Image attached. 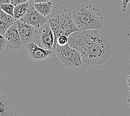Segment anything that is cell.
<instances>
[{"label": "cell", "instance_id": "7", "mask_svg": "<svg viewBox=\"0 0 130 116\" xmlns=\"http://www.w3.org/2000/svg\"><path fill=\"white\" fill-rule=\"evenodd\" d=\"M20 20L34 26L36 28H40L49 21L46 16L42 15L36 10L34 6V3L31 2L28 12Z\"/></svg>", "mask_w": 130, "mask_h": 116}, {"label": "cell", "instance_id": "20", "mask_svg": "<svg viewBox=\"0 0 130 116\" xmlns=\"http://www.w3.org/2000/svg\"><path fill=\"white\" fill-rule=\"evenodd\" d=\"M11 0H0V4H10Z\"/></svg>", "mask_w": 130, "mask_h": 116}, {"label": "cell", "instance_id": "2", "mask_svg": "<svg viewBox=\"0 0 130 116\" xmlns=\"http://www.w3.org/2000/svg\"><path fill=\"white\" fill-rule=\"evenodd\" d=\"M72 19L81 31L96 30L103 28V16L101 11L96 5L82 4L73 10Z\"/></svg>", "mask_w": 130, "mask_h": 116}, {"label": "cell", "instance_id": "12", "mask_svg": "<svg viewBox=\"0 0 130 116\" xmlns=\"http://www.w3.org/2000/svg\"><path fill=\"white\" fill-rule=\"evenodd\" d=\"M30 4L31 1L14 6L13 17L17 20L21 19L25 16L29 10Z\"/></svg>", "mask_w": 130, "mask_h": 116}, {"label": "cell", "instance_id": "18", "mask_svg": "<svg viewBox=\"0 0 130 116\" xmlns=\"http://www.w3.org/2000/svg\"><path fill=\"white\" fill-rule=\"evenodd\" d=\"M31 0H11V4H13L14 6L19 5L22 3H24L26 2L30 1Z\"/></svg>", "mask_w": 130, "mask_h": 116}, {"label": "cell", "instance_id": "1", "mask_svg": "<svg viewBox=\"0 0 130 116\" xmlns=\"http://www.w3.org/2000/svg\"><path fill=\"white\" fill-rule=\"evenodd\" d=\"M68 38V44L81 53L86 64H103L108 60L111 54V44L99 30L76 31L71 34Z\"/></svg>", "mask_w": 130, "mask_h": 116}, {"label": "cell", "instance_id": "15", "mask_svg": "<svg viewBox=\"0 0 130 116\" xmlns=\"http://www.w3.org/2000/svg\"><path fill=\"white\" fill-rule=\"evenodd\" d=\"M68 40H69V38H68L67 36L65 35H62L58 37L57 44L60 45H64L68 43Z\"/></svg>", "mask_w": 130, "mask_h": 116}, {"label": "cell", "instance_id": "14", "mask_svg": "<svg viewBox=\"0 0 130 116\" xmlns=\"http://www.w3.org/2000/svg\"><path fill=\"white\" fill-rule=\"evenodd\" d=\"M0 7L6 13L13 16L14 6L13 4H12L11 3H10V4H0Z\"/></svg>", "mask_w": 130, "mask_h": 116}, {"label": "cell", "instance_id": "6", "mask_svg": "<svg viewBox=\"0 0 130 116\" xmlns=\"http://www.w3.org/2000/svg\"><path fill=\"white\" fill-rule=\"evenodd\" d=\"M26 52L29 59L34 61H43L51 58L53 54L51 50L41 47L30 41L26 44Z\"/></svg>", "mask_w": 130, "mask_h": 116}, {"label": "cell", "instance_id": "17", "mask_svg": "<svg viewBox=\"0 0 130 116\" xmlns=\"http://www.w3.org/2000/svg\"><path fill=\"white\" fill-rule=\"evenodd\" d=\"M122 5H121V8H122V11L126 12L127 10V5L130 0H122Z\"/></svg>", "mask_w": 130, "mask_h": 116}, {"label": "cell", "instance_id": "21", "mask_svg": "<svg viewBox=\"0 0 130 116\" xmlns=\"http://www.w3.org/2000/svg\"><path fill=\"white\" fill-rule=\"evenodd\" d=\"M35 3H42V2H49L50 0H34Z\"/></svg>", "mask_w": 130, "mask_h": 116}, {"label": "cell", "instance_id": "22", "mask_svg": "<svg viewBox=\"0 0 130 116\" xmlns=\"http://www.w3.org/2000/svg\"><path fill=\"white\" fill-rule=\"evenodd\" d=\"M127 84L128 87L130 88V74L127 77Z\"/></svg>", "mask_w": 130, "mask_h": 116}, {"label": "cell", "instance_id": "16", "mask_svg": "<svg viewBox=\"0 0 130 116\" xmlns=\"http://www.w3.org/2000/svg\"><path fill=\"white\" fill-rule=\"evenodd\" d=\"M6 46V40L4 35H0V52L4 51Z\"/></svg>", "mask_w": 130, "mask_h": 116}, {"label": "cell", "instance_id": "19", "mask_svg": "<svg viewBox=\"0 0 130 116\" xmlns=\"http://www.w3.org/2000/svg\"><path fill=\"white\" fill-rule=\"evenodd\" d=\"M127 103L128 106L130 107V90L128 93L127 97Z\"/></svg>", "mask_w": 130, "mask_h": 116}, {"label": "cell", "instance_id": "11", "mask_svg": "<svg viewBox=\"0 0 130 116\" xmlns=\"http://www.w3.org/2000/svg\"><path fill=\"white\" fill-rule=\"evenodd\" d=\"M8 115H14L12 105L6 96L0 93V116Z\"/></svg>", "mask_w": 130, "mask_h": 116}, {"label": "cell", "instance_id": "10", "mask_svg": "<svg viewBox=\"0 0 130 116\" xmlns=\"http://www.w3.org/2000/svg\"><path fill=\"white\" fill-rule=\"evenodd\" d=\"M13 16L6 13L0 7V35H4L7 30L15 22Z\"/></svg>", "mask_w": 130, "mask_h": 116}, {"label": "cell", "instance_id": "8", "mask_svg": "<svg viewBox=\"0 0 130 116\" xmlns=\"http://www.w3.org/2000/svg\"><path fill=\"white\" fill-rule=\"evenodd\" d=\"M6 40L7 46L11 49L22 47L23 44L19 35L16 22L8 28L4 35Z\"/></svg>", "mask_w": 130, "mask_h": 116}, {"label": "cell", "instance_id": "5", "mask_svg": "<svg viewBox=\"0 0 130 116\" xmlns=\"http://www.w3.org/2000/svg\"><path fill=\"white\" fill-rule=\"evenodd\" d=\"M30 41L42 48L52 50L55 35L49 21L36 29Z\"/></svg>", "mask_w": 130, "mask_h": 116}, {"label": "cell", "instance_id": "9", "mask_svg": "<svg viewBox=\"0 0 130 116\" xmlns=\"http://www.w3.org/2000/svg\"><path fill=\"white\" fill-rule=\"evenodd\" d=\"M15 22L22 43L26 45L30 42L37 28L20 19H17Z\"/></svg>", "mask_w": 130, "mask_h": 116}, {"label": "cell", "instance_id": "3", "mask_svg": "<svg viewBox=\"0 0 130 116\" xmlns=\"http://www.w3.org/2000/svg\"><path fill=\"white\" fill-rule=\"evenodd\" d=\"M48 21L55 35V43L52 49L53 52L55 49L57 38L59 36L65 35L69 37L73 32L81 31L73 22L72 14L69 13H61L56 15L54 17L50 19Z\"/></svg>", "mask_w": 130, "mask_h": 116}, {"label": "cell", "instance_id": "13", "mask_svg": "<svg viewBox=\"0 0 130 116\" xmlns=\"http://www.w3.org/2000/svg\"><path fill=\"white\" fill-rule=\"evenodd\" d=\"M34 6L38 12H39L41 14L45 16L49 15L52 8H55L51 1L42 3H35Z\"/></svg>", "mask_w": 130, "mask_h": 116}, {"label": "cell", "instance_id": "4", "mask_svg": "<svg viewBox=\"0 0 130 116\" xmlns=\"http://www.w3.org/2000/svg\"><path fill=\"white\" fill-rule=\"evenodd\" d=\"M54 53L66 68H77L84 64L81 53L71 47L68 43L64 45L57 44Z\"/></svg>", "mask_w": 130, "mask_h": 116}]
</instances>
